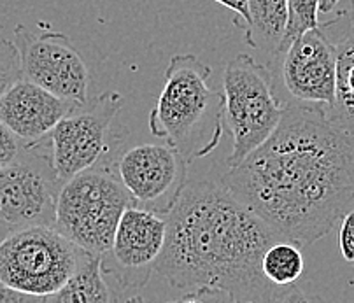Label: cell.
<instances>
[{
  "mask_svg": "<svg viewBox=\"0 0 354 303\" xmlns=\"http://www.w3.org/2000/svg\"><path fill=\"white\" fill-rule=\"evenodd\" d=\"M221 184L281 239L313 246L354 209V135L326 109L286 102L279 127Z\"/></svg>",
  "mask_w": 354,
  "mask_h": 303,
  "instance_id": "cell-1",
  "label": "cell"
},
{
  "mask_svg": "<svg viewBox=\"0 0 354 303\" xmlns=\"http://www.w3.org/2000/svg\"><path fill=\"white\" fill-rule=\"evenodd\" d=\"M283 240L221 183L186 184L167 214L155 272L176 289H221L241 303H274L279 288L261 272L265 251Z\"/></svg>",
  "mask_w": 354,
  "mask_h": 303,
  "instance_id": "cell-2",
  "label": "cell"
},
{
  "mask_svg": "<svg viewBox=\"0 0 354 303\" xmlns=\"http://www.w3.org/2000/svg\"><path fill=\"white\" fill-rule=\"evenodd\" d=\"M211 67L195 55H174L149 113L151 134L195 161L218 147L225 130V93L211 88Z\"/></svg>",
  "mask_w": 354,
  "mask_h": 303,
  "instance_id": "cell-3",
  "label": "cell"
},
{
  "mask_svg": "<svg viewBox=\"0 0 354 303\" xmlns=\"http://www.w3.org/2000/svg\"><path fill=\"white\" fill-rule=\"evenodd\" d=\"M133 205L111 165H98L65 181L57 199L55 228L81 251L104 256L121 216Z\"/></svg>",
  "mask_w": 354,
  "mask_h": 303,
  "instance_id": "cell-4",
  "label": "cell"
},
{
  "mask_svg": "<svg viewBox=\"0 0 354 303\" xmlns=\"http://www.w3.org/2000/svg\"><path fill=\"white\" fill-rule=\"evenodd\" d=\"M225 123L232 134V153L226 158L234 169L279 127L286 102L274 91V75L249 55H237L223 74Z\"/></svg>",
  "mask_w": 354,
  "mask_h": 303,
  "instance_id": "cell-5",
  "label": "cell"
},
{
  "mask_svg": "<svg viewBox=\"0 0 354 303\" xmlns=\"http://www.w3.org/2000/svg\"><path fill=\"white\" fill-rule=\"evenodd\" d=\"M84 255L55 226L12 230L0 240V282L46 298L67 284Z\"/></svg>",
  "mask_w": 354,
  "mask_h": 303,
  "instance_id": "cell-6",
  "label": "cell"
},
{
  "mask_svg": "<svg viewBox=\"0 0 354 303\" xmlns=\"http://www.w3.org/2000/svg\"><path fill=\"white\" fill-rule=\"evenodd\" d=\"M123 104L120 91L107 90L75 105L53 128L48 140L60 183L98 165H107L113 146L111 128Z\"/></svg>",
  "mask_w": 354,
  "mask_h": 303,
  "instance_id": "cell-7",
  "label": "cell"
},
{
  "mask_svg": "<svg viewBox=\"0 0 354 303\" xmlns=\"http://www.w3.org/2000/svg\"><path fill=\"white\" fill-rule=\"evenodd\" d=\"M41 144L27 146L15 163L0 170V223L11 230L55 226L64 183L57 177L51 154L39 149Z\"/></svg>",
  "mask_w": 354,
  "mask_h": 303,
  "instance_id": "cell-8",
  "label": "cell"
},
{
  "mask_svg": "<svg viewBox=\"0 0 354 303\" xmlns=\"http://www.w3.org/2000/svg\"><path fill=\"white\" fill-rule=\"evenodd\" d=\"M113 172L129 191L133 205L162 216L170 214L188 184V161L165 143L137 144L124 149Z\"/></svg>",
  "mask_w": 354,
  "mask_h": 303,
  "instance_id": "cell-9",
  "label": "cell"
},
{
  "mask_svg": "<svg viewBox=\"0 0 354 303\" xmlns=\"http://www.w3.org/2000/svg\"><path fill=\"white\" fill-rule=\"evenodd\" d=\"M15 44L21 58V74L65 100L84 104L88 100L90 74L71 39L60 32L42 26L30 32L27 26L15 28Z\"/></svg>",
  "mask_w": 354,
  "mask_h": 303,
  "instance_id": "cell-10",
  "label": "cell"
},
{
  "mask_svg": "<svg viewBox=\"0 0 354 303\" xmlns=\"http://www.w3.org/2000/svg\"><path fill=\"white\" fill-rule=\"evenodd\" d=\"M167 239V216L130 205L121 216L102 270L123 289H140L155 272Z\"/></svg>",
  "mask_w": 354,
  "mask_h": 303,
  "instance_id": "cell-11",
  "label": "cell"
},
{
  "mask_svg": "<svg viewBox=\"0 0 354 303\" xmlns=\"http://www.w3.org/2000/svg\"><path fill=\"white\" fill-rule=\"evenodd\" d=\"M324 26L301 34L288 46L283 53V82L295 102L328 109L335 98L337 48L324 35Z\"/></svg>",
  "mask_w": 354,
  "mask_h": 303,
  "instance_id": "cell-12",
  "label": "cell"
},
{
  "mask_svg": "<svg viewBox=\"0 0 354 303\" xmlns=\"http://www.w3.org/2000/svg\"><path fill=\"white\" fill-rule=\"evenodd\" d=\"M77 104L21 79L0 98V121L27 146H35L48 140L53 128Z\"/></svg>",
  "mask_w": 354,
  "mask_h": 303,
  "instance_id": "cell-13",
  "label": "cell"
},
{
  "mask_svg": "<svg viewBox=\"0 0 354 303\" xmlns=\"http://www.w3.org/2000/svg\"><path fill=\"white\" fill-rule=\"evenodd\" d=\"M251 25L244 32L245 44L258 51L279 55L288 26V0H249Z\"/></svg>",
  "mask_w": 354,
  "mask_h": 303,
  "instance_id": "cell-14",
  "label": "cell"
},
{
  "mask_svg": "<svg viewBox=\"0 0 354 303\" xmlns=\"http://www.w3.org/2000/svg\"><path fill=\"white\" fill-rule=\"evenodd\" d=\"M46 303H111L102 256L86 252L67 284L53 295L46 296Z\"/></svg>",
  "mask_w": 354,
  "mask_h": 303,
  "instance_id": "cell-15",
  "label": "cell"
},
{
  "mask_svg": "<svg viewBox=\"0 0 354 303\" xmlns=\"http://www.w3.org/2000/svg\"><path fill=\"white\" fill-rule=\"evenodd\" d=\"M337 48V82L333 104L326 116L335 127L354 135V30H351Z\"/></svg>",
  "mask_w": 354,
  "mask_h": 303,
  "instance_id": "cell-16",
  "label": "cell"
},
{
  "mask_svg": "<svg viewBox=\"0 0 354 303\" xmlns=\"http://www.w3.org/2000/svg\"><path fill=\"white\" fill-rule=\"evenodd\" d=\"M306 270V258L301 247L288 240H277L265 251L261 258V272L277 288L295 286Z\"/></svg>",
  "mask_w": 354,
  "mask_h": 303,
  "instance_id": "cell-17",
  "label": "cell"
},
{
  "mask_svg": "<svg viewBox=\"0 0 354 303\" xmlns=\"http://www.w3.org/2000/svg\"><path fill=\"white\" fill-rule=\"evenodd\" d=\"M339 2L340 0H288V26L279 55L301 34L324 26V23H319V15L332 12Z\"/></svg>",
  "mask_w": 354,
  "mask_h": 303,
  "instance_id": "cell-18",
  "label": "cell"
},
{
  "mask_svg": "<svg viewBox=\"0 0 354 303\" xmlns=\"http://www.w3.org/2000/svg\"><path fill=\"white\" fill-rule=\"evenodd\" d=\"M21 58L15 42L0 39V98L21 81Z\"/></svg>",
  "mask_w": 354,
  "mask_h": 303,
  "instance_id": "cell-19",
  "label": "cell"
},
{
  "mask_svg": "<svg viewBox=\"0 0 354 303\" xmlns=\"http://www.w3.org/2000/svg\"><path fill=\"white\" fill-rule=\"evenodd\" d=\"M127 303H147L144 302L140 296H132V298L127 300ZM163 303H241L230 296L226 291L221 289H196V291L185 293L181 298L172 300V302H163Z\"/></svg>",
  "mask_w": 354,
  "mask_h": 303,
  "instance_id": "cell-20",
  "label": "cell"
},
{
  "mask_svg": "<svg viewBox=\"0 0 354 303\" xmlns=\"http://www.w3.org/2000/svg\"><path fill=\"white\" fill-rule=\"evenodd\" d=\"M25 147L27 144L23 143L11 128L0 121V170L8 169L9 165L15 163L21 156Z\"/></svg>",
  "mask_w": 354,
  "mask_h": 303,
  "instance_id": "cell-21",
  "label": "cell"
},
{
  "mask_svg": "<svg viewBox=\"0 0 354 303\" xmlns=\"http://www.w3.org/2000/svg\"><path fill=\"white\" fill-rule=\"evenodd\" d=\"M339 247L342 258L354 266V209L349 210L340 221Z\"/></svg>",
  "mask_w": 354,
  "mask_h": 303,
  "instance_id": "cell-22",
  "label": "cell"
},
{
  "mask_svg": "<svg viewBox=\"0 0 354 303\" xmlns=\"http://www.w3.org/2000/svg\"><path fill=\"white\" fill-rule=\"evenodd\" d=\"M218 4L225 6L226 9H230L234 12V25L241 30H248L251 25V18H249V0H212Z\"/></svg>",
  "mask_w": 354,
  "mask_h": 303,
  "instance_id": "cell-23",
  "label": "cell"
},
{
  "mask_svg": "<svg viewBox=\"0 0 354 303\" xmlns=\"http://www.w3.org/2000/svg\"><path fill=\"white\" fill-rule=\"evenodd\" d=\"M0 303H46L44 296L28 295L0 282Z\"/></svg>",
  "mask_w": 354,
  "mask_h": 303,
  "instance_id": "cell-24",
  "label": "cell"
},
{
  "mask_svg": "<svg viewBox=\"0 0 354 303\" xmlns=\"http://www.w3.org/2000/svg\"><path fill=\"white\" fill-rule=\"evenodd\" d=\"M274 303H324V300L317 295H310V293L300 291L295 286H291L288 291H284L279 298Z\"/></svg>",
  "mask_w": 354,
  "mask_h": 303,
  "instance_id": "cell-25",
  "label": "cell"
},
{
  "mask_svg": "<svg viewBox=\"0 0 354 303\" xmlns=\"http://www.w3.org/2000/svg\"><path fill=\"white\" fill-rule=\"evenodd\" d=\"M351 30H354V0H353V11H351Z\"/></svg>",
  "mask_w": 354,
  "mask_h": 303,
  "instance_id": "cell-26",
  "label": "cell"
}]
</instances>
